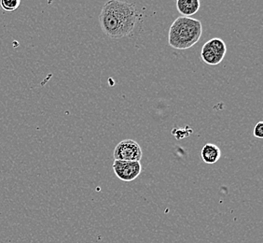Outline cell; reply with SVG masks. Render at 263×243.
Instances as JSON below:
<instances>
[{"mask_svg": "<svg viewBox=\"0 0 263 243\" xmlns=\"http://www.w3.org/2000/svg\"><path fill=\"white\" fill-rule=\"evenodd\" d=\"M138 22L137 7L126 1L110 0L104 4L99 15L102 30L111 39L131 35Z\"/></svg>", "mask_w": 263, "mask_h": 243, "instance_id": "obj_1", "label": "cell"}, {"mask_svg": "<svg viewBox=\"0 0 263 243\" xmlns=\"http://www.w3.org/2000/svg\"><path fill=\"white\" fill-rule=\"evenodd\" d=\"M202 33L200 21L180 16L174 21L169 29L168 43L176 50H187L200 41Z\"/></svg>", "mask_w": 263, "mask_h": 243, "instance_id": "obj_2", "label": "cell"}, {"mask_svg": "<svg viewBox=\"0 0 263 243\" xmlns=\"http://www.w3.org/2000/svg\"><path fill=\"white\" fill-rule=\"evenodd\" d=\"M227 53L225 42L218 38H214L202 46L201 57L204 63L216 66L222 62Z\"/></svg>", "mask_w": 263, "mask_h": 243, "instance_id": "obj_3", "label": "cell"}, {"mask_svg": "<svg viewBox=\"0 0 263 243\" xmlns=\"http://www.w3.org/2000/svg\"><path fill=\"white\" fill-rule=\"evenodd\" d=\"M114 160L117 161H137L140 162L143 157L140 145L136 141L124 140L118 143L114 152Z\"/></svg>", "mask_w": 263, "mask_h": 243, "instance_id": "obj_4", "label": "cell"}, {"mask_svg": "<svg viewBox=\"0 0 263 243\" xmlns=\"http://www.w3.org/2000/svg\"><path fill=\"white\" fill-rule=\"evenodd\" d=\"M113 170L117 177L123 182H132L141 173V163L137 161H117L113 162Z\"/></svg>", "mask_w": 263, "mask_h": 243, "instance_id": "obj_5", "label": "cell"}, {"mask_svg": "<svg viewBox=\"0 0 263 243\" xmlns=\"http://www.w3.org/2000/svg\"><path fill=\"white\" fill-rule=\"evenodd\" d=\"M201 155L203 162L208 165H213L218 162L220 159L221 152H220V149L216 144L208 143L202 147Z\"/></svg>", "mask_w": 263, "mask_h": 243, "instance_id": "obj_6", "label": "cell"}, {"mask_svg": "<svg viewBox=\"0 0 263 243\" xmlns=\"http://www.w3.org/2000/svg\"><path fill=\"white\" fill-rule=\"evenodd\" d=\"M201 7L199 0H178L177 8L178 12L184 17H191L195 14Z\"/></svg>", "mask_w": 263, "mask_h": 243, "instance_id": "obj_7", "label": "cell"}, {"mask_svg": "<svg viewBox=\"0 0 263 243\" xmlns=\"http://www.w3.org/2000/svg\"><path fill=\"white\" fill-rule=\"evenodd\" d=\"M20 4V0H1L0 1L1 8L6 11H13L17 10Z\"/></svg>", "mask_w": 263, "mask_h": 243, "instance_id": "obj_8", "label": "cell"}, {"mask_svg": "<svg viewBox=\"0 0 263 243\" xmlns=\"http://www.w3.org/2000/svg\"><path fill=\"white\" fill-rule=\"evenodd\" d=\"M254 137L258 138H262L263 137V123L258 121V124L254 127L253 131Z\"/></svg>", "mask_w": 263, "mask_h": 243, "instance_id": "obj_9", "label": "cell"}]
</instances>
